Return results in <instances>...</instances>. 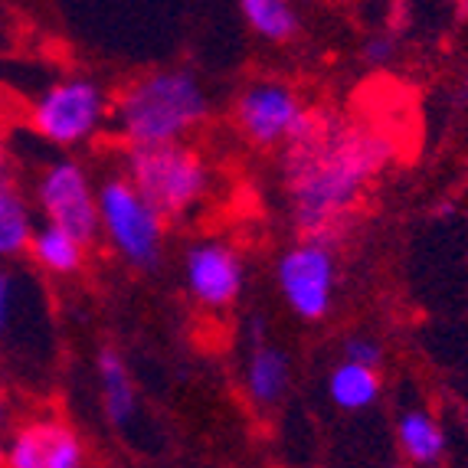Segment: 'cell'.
Segmentation results:
<instances>
[{"label":"cell","mask_w":468,"mask_h":468,"mask_svg":"<svg viewBox=\"0 0 468 468\" xmlns=\"http://www.w3.org/2000/svg\"><path fill=\"white\" fill-rule=\"evenodd\" d=\"M393 161V141L331 112H312L304 132L282 151V184L302 239L335 246L360 197Z\"/></svg>","instance_id":"1"},{"label":"cell","mask_w":468,"mask_h":468,"mask_svg":"<svg viewBox=\"0 0 468 468\" xmlns=\"http://www.w3.org/2000/svg\"><path fill=\"white\" fill-rule=\"evenodd\" d=\"M210 118V95L190 69L132 79L112 101V125L132 148L184 144Z\"/></svg>","instance_id":"2"},{"label":"cell","mask_w":468,"mask_h":468,"mask_svg":"<svg viewBox=\"0 0 468 468\" xmlns=\"http://www.w3.org/2000/svg\"><path fill=\"white\" fill-rule=\"evenodd\" d=\"M125 180L167 223L187 219L197 207H203L213 177L200 151L184 141L161 148H132L125 154Z\"/></svg>","instance_id":"3"},{"label":"cell","mask_w":468,"mask_h":468,"mask_svg":"<svg viewBox=\"0 0 468 468\" xmlns=\"http://www.w3.org/2000/svg\"><path fill=\"white\" fill-rule=\"evenodd\" d=\"M112 122L109 92L89 76H63L37 92L30 128L56 148H79Z\"/></svg>","instance_id":"4"},{"label":"cell","mask_w":468,"mask_h":468,"mask_svg":"<svg viewBox=\"0 0 468 468\" xmlns=\"http://www.w3.org/2000/svg\"><path fill=\"white\" fill-rule=\"evenodd\" d=\"M99 227L112 250L132 269L148 272L161 266L167 223L141 200L125 174H112L99 184Z\"/></svg>","instance_id":"5"},{"label":"cell","mask_w":468,"mask_h":468,"mask_svg":"<svg viewBox=\"0 0 468 468\" xmlns=\"http://www.w3.org/2000/svg\"><path fill=\"white\" fill-rule=\"evenodd\" d=\"M37 203L43 210V223L69 233L86 250L101 236L99 187H92L89 171L72 157H56L39 171Z\"/></svg>","instance_id":"6"},{"label":"cell","mask_w":468,"mask_h":468,"mask_svg":"<svg viewBox=\"0 0 468 468\" xmlns=\"http://www.w3.org/2000/svg\"><path fill=\"white\" fill-rule=\"evenodd\" d=\"M312 112L298 92L279 79H259L236 99V128L256 148H289L312 122Z\"/></svg>","instance_id":"7"},{"label":"cell","mask_w":468,"mask_h":468,"mask_svg":"<svg viewBox=\"0 0 468 468\" xmlns=\"http://www.w3.org/2000/svg\"><path fill=\"white\" fill-rule=\"evenodd\" d=\"M275 282L292 314H298L302 321L328 318L337 289L335 246L318 239H298L275 262Z\"/></svg>","instance_id":"8"},{"label":"cell","mask_w":468,"mask_h":468,"mask_svg":"<svg viewBox=\"0 0 468 468\" xmlns=\"http://www.w3.org/2000/svg\"><path fill=\"white\" fill-rule=\"evenodd\" d=\"M184 285L190 298L210 312H223L239 302L246 289V266L236 246L223 239H200L184 256Z\"/></svg>","instance_id":"9"},{"label":"cell","mask_w":468,"mask_h":468,"mask_svg":"<svg viewBox=\"0 0 468 468\" xmlns=\"http://www.w3.org/2000/svg\"><path fill=\"white\" fill-rule=\"evenodd\" d=\"M4 468H89V452L69 422L37 416L4 442Z\"/></svg>","instance_id":"10"},{"label":"cell","mask_w":468,"mask_h":468,"mask_svg":"<svg viewBox=\"0 0 468 468\" xmlns=\"http://www.w3.org/2000/svg\"><path fill=\"white\" fill-rule=\"evenodd\" d=\"M37 233L33 210L27 197L20 194L10 165V151L0 138V259H16L30 250V239Z\"/></svg>","instance_id":"11"},{"label":"cell","mask_w":468,"mask_h":468,"mask_svg":"<svg viewBox=\"0 0 468 468\" xmlns=\"http://www.w3.org/2000/svg\"><path fill=\"white\" fill-rule=\"evenodd\" d=\"M397 442L399 452L406 455V462L416 468H436L445 455V432L439 426V420L422 410V406H413V410H403L397 420Z\"/></svg>","instance_id":"12"},{"label":"cell","mask_w":468,"mask_h":468,"mask_svg":"<svg viewBox=\"0 0 468 468\" xmlns=\"http://www.w3.org/2000/svg\"><path fill=\"white\" fill-rule=\"evenodd\" d=\"M95 374H99L101 406L112 426H128L138 413V393H134L132 374H128L125 357L115 347H101L95 357Z\"/></svg>","instance_id":"13"},{"label":"cell","mask_w":468,"mask_h":468,"mask_svg":"<svg viewBox=\"0 0 468 468\" xmlns=\"http://www.w3.org/2000/svg\"><path fill=\"white\" fill-rule=\"evenodd\" d=\"M292 383V360L272 344H252L246 360V393L256 406H275Z\"/></svg>","instance_id":"14"},{"label":"cell","mask_w":468,"mask_h":468,"mask_svg":"<svg viewBox=\"0 0 468 468\" xmlns=\"http://www.w3.org/2000/svg\"><path fill=\"white\" fill-rule=\"evenodd\" d=\"M27 256L49 275H76L79 269L86 266V246L72 239L69 233H63V229L49 227V223L37 227Z\"/></svg>","instance_id":"15"},{"label":"cell","mask_w":468,"mask_h":468,"mask_svg":"<svg viewBox=\"0 0 468 468\" xmlns=\"http://www.w3.org/2000/svg\"><path fill=\"white\" fill-rule=\"evenodd\" d=\"M380 370L360 367V364H347L341 360L328 377V397L337 410H347V413H357V410H367L380 399Z\"/></svg>","instance_id":"16"},{"label":"cell","mask_w":468,"mask_h":468,"mask_svg":"<svg viewBox=\"0 0 468 468\" xmlns=\"http://www.w3.org/2000/svg\"><path fill=\"white\" fill-rule=\"evenodd\" d=\"M239 16L269 43H289L302 27V16L289 0H239Z\"/></svg>","instance_id":"17"},{"label":"cell","mask_w":468,"mask_h":468,"mask_svg":"<svg viewBox=\"0 0 468 468\" xmlns=\"http://www.w3.org/2000/svg\"><path fill=\"white\" fill-rule=\"evenodd\" d=\"M344 360H347V364H360V367L380 370L383 344L377 341V337H367V335L347 337V341H344Z\"/></svg>","instance_id":"18"},{"label":"cell","mask_w":468,"mask_h":468,"mask_svg":"<svg viewBox=\"0 0 468 468\" xmlns=\"http://www.w3.org/2000/svg\"><path fill=\"white\" fill-rule=\"evenodd\" d=\"M16 295H20V285H16V275L0 269V335L10 331L16 314Z\"/></svg>","instance_id":"19"},{"label":"cell","mask_w":468,"mask_h":468,"mask_svg":"<svg viewBox=\"0 0 468 468\" xmlns=\"http://www.w3.org/2000/svg\"><path fill=\"white\" fill-rule=\"evenodd\" d=\"M393 53H397L393 37H370L367 47H364V59L374 66H387L393 59Z\"/></svg>","instance_id":"20"},{"label":"cell","mask_w":468,"mask_h":468,"mask_svg":"<svg viewBox=\"0 0 468 468\" xmlns=\"http://www.w3.org/2000/svg\"><path fill=\"white\" fill-rule=\"evenodd\" d=\"M7 422H10V406H7V397L0 393V432L7 430Z\"/></svg>","instance_id":"21"},{"label":"cell","mask_w":468,"mask_h":468,"mask_svg":"<svg viewBox=\"0 0 468 468\" xmlns=\"http://www.w3.org/2000/svg\"><path fill=\"white\" fill-rule=\"evenodd\" d=\"M0 468H4V442H0Z\"/></svg>","instance_id":"22"}]
</instances>
